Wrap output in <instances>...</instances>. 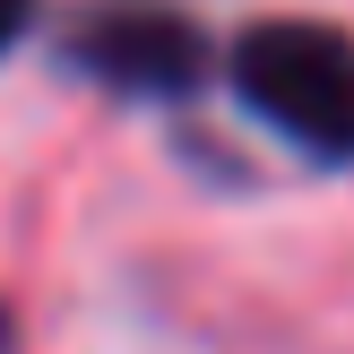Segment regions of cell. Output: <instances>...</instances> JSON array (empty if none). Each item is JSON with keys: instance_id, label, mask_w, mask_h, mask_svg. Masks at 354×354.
Segmentation results:
<instances>
[{"instance_id": "cell-1", "label": "cell", "mask_w": 354, "mask_h": 354, "mask_svg": "<svg viewBox=\"0 0 354 354\" xmlns=\"http://www.w3.org/2000/svg\"><path fill=\"white\" fill-rule=\"evenodd\" d=\"M234 104L303 165L354 173V35L328 17H251L225 52Z\"/></svg>"}, {"instance_id": "cell-4", "label": "cell", "mask_w": 354, "mask_h": 354, "mask_svg": "<svg viewBox=\"0 0 354 354\" xmlns=\"http://www.w3.org/2000/svg\"><path fill=\"white\" fill-rule=\"evenodd\" d=\"M0 354H17V320H9V303H0Z\"/></svg>"}, {"instance_id": "cell-3", "label": "cell", "mask_w": 354, "mask_h": 354, "mask_svg": "<svg viewBox=\"0 0 354 354\" xmlns=\"http://www.w3.org/2000/svg\"><path fill=\"white\" fill-rule=\"evenodd\" d=\"M35 17H44V0H0V61L35 35Z\"/></svg>"}, {"instance_id": "cell-2", "label": "cell", "mask_w": 354, "mask_h": 354, "mask_svg": "<svg viewBox=\"0 0 354 354\" xmlns=\"http://www.w3.org/2000/svg\"><path fill=\"white\" fill-rule=\"evenodd\" d=\"M61 61L86 86L130 104H190L216 69V44L190 9L173 0H86L61 26Z\"/></svg>"}]
</instances>
